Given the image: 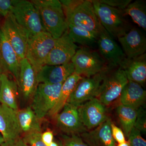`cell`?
Wrapping results in <instances>:
<instances>
[{
	"instance_id": "5",
	"label": "cell",
	"mask_w": 146,
	"mask_h": 146,
	"mask_svg": "<svg viewBox=\"0 0 146 146\" xmlns=\"http://www.w3.org/2000/svg\"><path fill=\"white\" fill-rule=\"evenodd\" d=\"M11 13L29 36L46 32L39 12L31 1L13 0Z\"/></svg>"
},
{
	"instance_id": "9",
	"label": "cell",
	"mask_w": 146,
	"mask_h": 146,
	"mask_svg": "<svg viewBox=\"0 0 146 146\" xmlns=\"http://www.w3.org/2000/svg\"><path fill=\"white\" fill-rule=\"evenodd\" d=\"M106 70L90 77H82L76 85L67 103L78 107L86 102L98 98Z\"/></svg>"
},
{
	"instance_id": "14",
	"label": "cell",
	"mask_w": 146,
	"mask_h": 146,
	"mask_svg": "<svg viewBox=\"0 0 146 146\" xmlns=\"http://www.w3.org/2000/svg\"><path fill=\"white\" fill-rule=\"evenodd\" d=\"M20 60L0 27V73H9L19 84Z\"/></svg>"
},
{
	"instance_id": "16",
	"label": "cell",
	"mask_w": 146,
	"mask_h": 146,
	"mask_svg": "<svg viewBox=\"0 0 146 146\" xmlns=\"http://www.w3.org/2000/svg\"><path fill=\"white\" fill-rule=\"evenodd\" d=\"M78 108L66 103L60 113L56 117L57 126L63 132L76 134L87 131L80 117Z\"/></svg>"
},
{
	"instance_id": "36",
	"label": "cell",
	"mask_w": 146,
	"mask_h": 146,
	"mask_svg": "<svg viewBox=\"0 0 146 146\" xmlns=\"http://www.w3.org/2000/svg\"><path fill=\"white\" fill-rule=\"evenodd\" d=\"M1 146H29L21 137L11 141H5Z\"/></svg>"
},
{
	"instance_id": "8",
	"label": "cell",
	"mask_w": 146,
	"mask_h": 146,
	"mask_svg": "<svg viewBox=\"0 0 146 146\" xmlns=\"http://www.w3.org/2000/svg\"><path fill=\"white\" fill-rule=\"evenodd\" d=\"M63 83H39L33 97L31 107L39 119L48 114L54 106Z\"/></svg>"
},
{
	"instance_id": "17",
	"label": "cell",
	"mask_w": 146,
	"mask_h": 146,
	"mask_svg": "<svg viewBox=\"0 0 146 146\" xmlns=\"http://www.w3.org/2000/svg\"><path fill=\"white\" fill-rule=\"evenodd\" d=\"M74 72V67L71 61L61 65H45L36 74V79L38 84L63 83Z\"/></svg>"
},
{
	"instance_id": "1",
	"label": "cell",
	"mask_w": 146,
	"mask_h": 146,
	"mask_svg": "<svg viewBox=\"0 0 146 146\" xmlns=\"http://www.w3.org/2000/svg\"><path fill=\"white\" fill-rule=\"evenodd\" d=\"M68 25L74 26L99 36L105 29L100 23L90 0L60 1Z\"/></svg>"
},
{
	"instance_id": "26",
	"label": "cell",
	"mask_w": 146,
	"mask_h": 146,
	"mask_svg": "<svg viewBox=\"0 0 146 146\" xmlns=\"http://www.w3.org/2000/svg\"><path fill=\"white\" fill-rule=\"evenodd\" d=\"M68 32L69 37L75 44L90 48L97 44L99 36L95 33L71 25H68Z\"/></svg>"
},
{
	"instance_id": "3",
	"label": "cell",
	"mask_w": 146,
	"mask_h": 146,
	"mask_svg": "<svg viewBox=\"0 0 146 146\" xmlns=\"http://www.w3.org/2000/svg\"><path fill=\"white\" fill-rule=\"evenodd\" d=\"M95 13L100 23L112 38L118 39L132 28L122 11L91 0Z\"/></svg>"
},
{
	"instance_id": "21",
	"label": "cell",
	"mask_w": 146,
	"mask_h": 146,
	"mask_svg": "<svg viewBox=\"0 0 146 146\" xmlns=\"http://www.w3.org/2000/svg\"><path fill=\"white\" fill-rule=\"evenodd\" d=\"M124 71L128 80L143 86L146 81V53L136 58H126L120 66Z\"/></svg>"
},
{
	"instance_id": "12",
	"label": "cell",
	"mask_w": 146,
	"mask_h": 146,
	"mask_svg": "<svg viewBox=\"0 0 146 146\" xmlns=\"http://www.w3.org/2000/svg\"><path fill=\"white\" fill-rule=\"evenodd\" d=\"M99 53L111 68L120 67L126 56L121 48L105 30L98 36Z\"/></svg>"
},
{
	"instance_id": "22",
	"label": "cell",
	"mask_w": 146,
	"mask_h": 146,
	"mask_svg": "<svg viewBox=\"0 0 146 146\" xmlns=\"http://www.w3.org/2000/svg\"><path fill=\"white\" fill-rule=\"evenodd\" d=\"M119 97L122 105L137 110L145 103L146 91L140 84L128 80Z\"/></svg>"
},
{
	"instance_id": "40",
	"label": "cell",
	"mask_w": 146,
	"mask_h": 146,
	"mask_svg": "<svg viewBox=\"0 0 146 146\" xmlns=\"http://www.w3.org/2000/svg\"><path fill=\"white\" fill-rule=\"evenodd\" d=\"M49 146H58V144L57 143H56V142H53Z\"/></svg>"
},
{
	"instance_id": "35",
	"label": "cell",
	"mask_w": 146,
	"mask_h": 146,
	"mask_svg": "<svg viewBox=\"0 0 146 146\" xmlns=\"http://www.w3.org/2000/svg\"><path fill=\"white\" fill-rule=\"evenodd\" d=\"M111 131L113 138L119 144L125 142L124 134L121 129L115 125L113 123H111Z\"/></svg>"
},
{
	"instance_id": "28",
	"label": "cell",
	"mask_w": 146,
	"mask_h": 146,
	"mask_svg": "<svg viewBox=\"0 0 146 146\" xmlns=\"http://www.w3.org/2000/svg\"><path fill=\"white\" fill-rule=\"evenodd\" d=\"M117 111L123 130L125 136L127 137L135 125L137 109L121 104L117 108Z\"/></svg>"
},
{
	"instance_id": "18",
	"label": "cell",
	"mask_w": 146,
	"mask_h": 146,
	"mask_svg": "<svg viewBox=\"0 0 146 146\" xmlns=\"http://www.w3.org/2000/svg\"><path fill=\"white\" fill-rule=\"evenodd\" d=\"M16 111L0 104V132L5 141L20 138L23 133L18 123Z\"/></svg>"
},
{
	"instance_id": "25",
	"label": "cell",
	"mask_w": 146,
	"mask_h": 146,
	"mask_svg": "<svg viewBox=\"0 0 146 146\" xmlns=\"http://www.w3.org/2000/svg\"><path fill=\"white\" fill-rule=\"evenodd\" d=\"M17 119L22 133L41 132L39 119L31 107L16 111Z\"/></svg>"
},
{
	"instance_id": "2",
	"label": "cell",
	"mask_w": 146,
	"mask_h": 146,
	"mask_svg": "<svg viewBox=\"0 0 146 146\" xmlns=\"http://www.w3.org/2000/svg\"><path fill=\"white\" fill-rule=\"evenodd\" d=\"M31 1L39 12L46 31L55 39L62 36L68 30V25L60 1L33 0Z\"/></svg>"
},
{
	"instance_id": "24",
	"label": "cell",
	"mask_w": 146,
	"mask_h": 146,
	"mask_svg": "<svg viewBox=\"0 0 146 146\" xmlns=\"http://www.w3.org/2000/svg\"><path fill=\"white\" fill-rule=\"evenodd\" d=\"M82 78L81 76L74 72L63 82L56 103L48 115L52 117H56L67 103L76 85Z\"/></svg>"
},
{
	"instance_id": "33",
	"label": "cell",
	"mask_w": 146,
	"mask_h": 146,
	"mask_svg": "<svg viewBox=\"0 0 146 146\" xmlns=\"http://www.w3.org/2000/svg\"><path fill=\"white\" fill-rule=\"evenodd\" d=\"M64 146H88L82 138L76 134L72 136H65L63 137Z\"/></svg>"
},
{
	"instance_id": "29",
	"label": "cell",
	"mask_w": 146,
	"mask_h": 146,
	"mask_svg": "<svg viewBox=\"0 0 146 146\" xmlns=\"http://www.w3.org/2000/svg\"><path fill=\"white\" fill-rule=\"evenodd\" d=\"M41 135V132L25 133L23 139L29 146H47L42 141Z\"/></svg>"
},
{
	"instance_id": "6",
	"label": "cell",
	"mask_w": 146,
	"mask_h": 146,
	"mask_svg": "<svg viewBox=\"0 0 146 146\" xmlns=\"http://www.w3.org/2000/svg\"><path fill=\"white\" fill-rule=\"evenodd\" d=\"M56 39L46 32L29 37L26 58L36 74L45 65V61L52 49Z\"/></svg>"
},
{
	"instance_id": "41",
	"label": "cell",
	"mask_w": 146,
	"mask_h": 146,
	"mask_svg": "<svg viewBox=\"0 0 146 146\" xmlns=\"http://www.w3.org/2000/svg\"><path fill=\"white\" fill-rule=\"evenodd\" d=\"M1 73H0V74H1ZM0 86H1V80H0Z\"/></svg>"
},
{
	"instance_id": "37",
	"label": "cell",
	"mask_w": 146,
	"mask_h": 146,
	"mask_svg": "<svg viewBox=\"0 0 146 146\" xmlns=\"http://www.w3.org/2000/svg\"><path fill=\"white\" fill-rule=\"evenodd\" d=\"M42 141L47 146H49L53 142L54 135L52 131L49 130L42 133Z\"/></svg>"
},
{
	"instance_id": "30",
	"label": "cell",
	"mask_w": 146,
	"mask_h": 146,
	"mask_svg": "<svg viewBox=\"0 0 146 146\" xmlns=\"http://www.w3.org/2000/svg\"><path fill=\"white\" fill-rule=\"evenodd\" d=\"M127 138L130 146H146V141L141 136V132L133 127Z\"/></svg>"
},
{
	"instance_id": "19",
	"label": "cell",
	"mask_w": 146,
	"mask_h": 146,
	"mask_svg": "<svg viewBox=\"0 0 146 146\" xmlns=\"http://www.w3.org/2000/svg\"><path fill=\"white\" fill-rule=\"evenodd\" d=\"M111 123L110 119L108 118L91 131L81 133L82 140L91 146H116L111 131Z\"/></svg>"
},
{
	"instance_id": "23",
	"label": "cell",
	"mask_w": 146,
	"mask_h": 146,
	"mask_svg": "<svg viewBox=\"0 0 146 146\" xmlns=\"http://www.w3.org/2000/svg\"><path fill=\"white\" fill-rule=\"evenodd\" d=\"M0 104L18 110V84L15 80H11L6 73L0 74Z\"/></svg>"
},
{
	"instance_id": "34",
	"label": "cell",
	"mask_w": 146,
	"mask_h": 146,
	"mask_svg": "<svg viewBox=\"0 0 146 146\" xmlns=\"http://www.w3.org/2000/svg\"><path fill=\"white\" fill-rule=\"evenodd\" d=\"M13 0H0V15L4 18L11 12Z\"/></svg>"
},
{
	"instance_id": "7",
	"label": "cell",
	"mask_w": 146,
	"mask_h": 146,
	"mask_svg": "<svg viewBox=\"0 0 146 146\" xmlns=\"http://www.w3.org/2000/svg\"><path fill=\"white\" fill-rule=\"evenodd\" d=\"M128 82L125 73L121 67H108L105 71L98 98L105 106L109 105L120 96Z\"/></svg>"
},
{
	"instance_id": "32",
	"label": "cell",
	"mask_w": 146,
	"mask_h": 146,
	"mask_svg": "<svg viewBox=\"0 0 146 146\" xmlns=\"http://www.w3.org/2000/svg\"><path fill=\"white\" fill-rule=\"evenodd\" d=\"M100 2L113 8L123 11L132 1L131 0H98Z\"/></svg>"
},
{
	"instance_id": "4",
	"label": "cell",
	"mask_w": 146,
	"mask_h": 146,
	"mask_svg": "<svg viewBox=\"0 0 146 146\" xmlns=\"http://www.w3.org/2000/svg\"><path fill=\"white\" fill-rule=\"evenodd\" d=\"M75 73L82 77H90L103 72L109 67L99 53L82 47L77 50L71 60Z\"/></svg>"
},
{
	"instance_id": "11",
	"label": "cell",
	"mask_w": 146,
	"mask_h": 146,
	"mask_svg": "<svg viewBox=\"0 0 146 146\" xmlns=\"http://www.w3.org/2000/svg\"><path fill=\"white\" fill-rule=\"evenodd\" d=\"M78 110L80 119L87 130L95 129L108 118L105 106L98 98L80 105Z\"/></svg>"
},
{
	"instance_id": "39",
	"label": "cell",
	"mask_w": 146,
	"mask_h": 146,
	"mask_svg": "<svg viewBox=\"0 0 146 146\" xmlns=\"http://www.w3.org/2000/svg\"><path fill=\"white\" fill-rule=\"evenodd\" d=\"M5 142L3 138V136L0 135V146Z\"/></svg>"
},
{
	"instance_id": "31",
	"label": "cell",
	"mask_w": 146,
	"mask_h": 146,
	"mask_svg": "<svg viewBox=\"0 0 146 146\" xmlns=\"http://www.w3.org/2000/svg\"><path fill=\"white\" fill-rule=\"evenodd\" d=\"M146 111L143 107H140L137 109V117L134 127L141 132L145 133L146 132Z\"/></svg>"
},
{
	"instance_id": "15",
	"label": "cell",
	"mask_w": 146,
	"mask_h": 146,
	"mask_svg": "<svg viewBox=\"0 0 146 146\" xmlns=\"http://www.w3.org/2000/svg\"><path fill=\"white\" fill-rule=\"evenodd\" d=\"M117 39L127 58L131 59L145 53L146 37L139 29L132 28Z\"/></svg>"
},
{
	"instance_id": "13",
	"label": "cell",
	"mask_w": 146,
	"mask_h": 146,
	"mask_svg": "<svg viewBox=\"0 0 146 146\" xmlns=\"http://www.w3.org/2000/svg\"><path fill=\"white\" fill-rule=\"evenodd\" d=\"M77 50L78 46L69 37L67 30L62 36L56 39L45 65H58L69 63Z\"/></svg>"
},
{
	"instance_id": "20",
	"label": "cell",
	"mask_w": 146,
	"mask_h": 146,
	"mask_svg": "<svg viewBox=\"0 0 146 146\" xmlns=\"http://www.w3.org/2000/svg\"><path fill=\"white\" fill-rule=\"evenodd\" d=\"M38 83L36 74L26 58L20 60L18 87L24 98L29 100L33 97Z\"/></svg>"
},
{
	"instance_id": "27",
	"label": "cell",
	"mask_w": 146,
	"mask_h": 146,
	"mask_svg": "<svg viewBox=\"0 0 146 146\" xmlns=\"http://www.w3.org/2000/svg\"><path fill=\"white\" fill-rule=\"evenodd\" d=\"M124 13L129 15L134 23L146 31V4L145 1L136 0L127 6Z\"/></svg>"
},
{
	"instance_id": "38",
	"label": "cell",
	"mask_w": 146,
	"mask_h": 146,
	"mask_svg": "<svg viewBox=\"0 0 146 146\" xmlns=\"http://www.w3.org/2000/svg\"><path fill=\"white\" fill-rule=\"evenodd\" d=\"M117 146H130L128 142L125 141L124 143H122L119 144Z\"/></svg>"
},
{
	"instance_id": "10",
	"label": "cell",
	"mask_w": 146,
	"mask_h": 146,
	"mask_svg": "<svg viewBox=\"0 0 146 146\" xmlns=\"http://www.w3.org/2000/svg\"><path fill=\"white\" fill-rule=\"evenodd\" d=\"M1 27L19 60L26 58L29 35L17 22L11 12L5 18Z\"/></svg>"
}]
</instances>
